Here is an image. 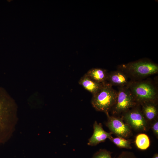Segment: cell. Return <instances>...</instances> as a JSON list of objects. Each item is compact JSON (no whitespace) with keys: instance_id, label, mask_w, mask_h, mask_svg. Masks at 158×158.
<instances>
[{"instance_id":"30bf717a","label":"cell","mask_w":158,"mask_h":158,"mask_svg":"<svg viewBox=\"0 0 158 158\" xmlns=\"http://www.w3.org/2000/svg\"><path fill=\"white\" fill-rule=\"evenodd\" d=\"M108 73L105 69L95 68L89 70L85 75L95 81L103 84L106 83Z\"/></svg>"},{"instance_id":"8992f818","label":"cell","mask_w":158,"mask_h":158,"mask_svg":"<svg viewBox=\"0 0 158 158\" xmlns=\"http://www.w3.org/2000/svg\"><path fill=\"white\" fill-rule=\"evenodd\" d=\"M123 118L130 128L140 131H145L147 128L146 118L142 111L138 108L130 109L123 114Z\"/></svg>"},{"instance_id":"52a82bcc","label":"cell","mask_w":158,"mask_h":158,"mask_svg":"<svg viewBox=\"0 0 158 158\" xmlns=\"http://www.w3.org/2000/svg\"><path fill=\"white\" fill-rule=\"evenodd\" d=\"M107 117V126L112 133L118 137L123 138L128 137L130 135V127L125 123L121 118L109 115L108 112L105 113Z\"/></svg>"},{"instance_id":"6da1fadb","label":"cell","mask_w":158,"mask_h":158,"mask_svg":"<svg viewBox=\"0 0 158 158\" xmlns=\"http://www.w3.org/2000/svg\"><path fill=\"white\" fill-rule=\"evenodd\" d=\"M17 121L14 101L0 87V144L6 142L13 132Z\"/></svg>"},{"instance_id":"4fadbf2b","label":"cell","mask_w":158,"mask_h":158,"mask_svg":"<svg viewBox=\"0 0 158 158\" xmlns=\"http://www.w3.org/2000/svg\"><path fill=\"white\" fill-rule=\"evenodd\" d=\"M135 143L137 147L141 150H145L150 146V142L148 136L146 134L141 133L136 137Z\"/></svg>"},{"instance_id":"e0dca14e","label":"cell","mask_w":158,"mask_h":158,"mask_svg":"<svg viewBox=\"0 0 158 158\" xmlns=\"http://www.w3.org/2000/svg\"><path fill=\"white\" fill-rule=\"evenodd\" d=\"M152 130L155 134L157 136L158 135V122H155L152 126Z\"/></svg>"},{"instance_id":"7a4b0ae2","label":"cell","mask_w":158,"mask_h":158,"mask_svg":"<svg viewBox=\"0 0 158 158\" xmlns=\"http://www.w3.org/2000/svg\"><path fill=\"white\" fill-rule=\"evenodd\" d=\"M137 104L155 102L158 97L157 87L148 81L130 82L127 85Z\"/></svg>"},{"instance_id":"3957f363","label":"cell","mask_w":158,"mask_h":158,"mask_svg":"<svg viewBox=\"0 0 158 158\" xmlns=\"http://www.w3.org/2000/svg\"><path fill=\"white\" fill-rule=\"evenodd\" d=\"M116 95L117 91L106 83L92 95L91 103L97 111L108 112L115 103Z\"/></svg>"},{"instance_id":"2e32d148","label":"cell","mask_w":158,"mask_h":158,"mask_svg":"<svg viewBox=\"0 0 158 158\" xmlns=\"http://www.w3.org/2000/svg\"><path fill=\"white\" fill-rule=\"evenodd\" d=\"M117 158H137L134 154L130 152H122Z\"/></svg>"},{"instance_id":"ba28073f","label":"cell","mask_w":158,"mask_h":158,"mask_svg":"<svg viewBox=\"0 0 158 158\" xmlns=\"http://www.w3.org/2000/svg\"><path fill=\"white\" fill-rule=\"evenodd\" d=\"M94 131L93 135L89 139L88 145L94 146L104 142L107 138L110 139L112 137L111 132H107L103 129L101 123H98L95 121L93 124Z\"/></svg>"},{"instance_id":"8fae6325","label":"cell","mask_w":158,"mask_h":158,"mask_svg":"<svg viewBox=\"0 0 158 158\" xmlns=\"http://www.w3.org/2000/svg\"><path fill=\"white\" fill-rule=\"evenodd\" d=\"M78 83L92 95L96 93L104 84L95 81L85 74L80 78Z\"/></svg>"},{"instance_id":"5b68a950","label":"cell","mask_w":158,"mask_h":158,"mask_svg":"<svg viewBox=\"0 0 158 158\" xmlns=\"http://www.w3.org/2000/svg\"><path fill=\"white\" fill-rule=\"evenodd\" d=\"M137 104L127 86L118 87L115 103L111 110L114 115L123 114L135 107Z\"/></svg>"},{"instance_id":"5bb4252c","label":"cell","mask_w":158,"mask_h":158,"mask_svg":"<svg viewBox=\"0 0 158 158\" xmlns=\"http://www.w3.org/2000/svg\"><path fill=\"white\" fill-rule=\"evenodd\" d=\"M110 140L119 147L130 149L132 148L130 141L124 138L119 137L114 138L112 137Z\"/></svg>"},{"instance_id":"7c38bea8","label":"cell","mask_w":158,"mask_h":158,"mask_svg":"<svg viewBox=\"0 0 158 158\" xmlns=\"http://www.w3.org/2000/svg\"><path fill=\"white\" fill-rule=\"evenodd\" d=\"M141 105L142 111L145 118L150 121L155 118L157 114V110L155 102H147Z\"/></svg>"},{"instance_id":"9c48e42d","label":"cell","mask_w":158,"mask_h":158,"mask_svg":"<svg viewBox=\"0 0 158 158\" xmlns=\"http://www.w3.org/2000/svg\"><path fill=\"white\" fill-rule=\"evenodd\" d=\"M128 75L122 70H118L108 73L106 83L111 86L118 87L127 86L130 82L128 80Z\"/></svg>"},{"instance_id":"9a60e30c","label":"cell","mask_w":158,"mask_h":158,"mask_svg":"<svg viewBox=\"0 0 158 158\" xmlns=\"http://www.w3.org/2000/svg\"><path fill=\"white\" fill-rule=\"evenodd\" d=\"M110 152L104 149H101L96 152L92 158H113Z\"/></svg>"},{"instance_id":"277c9868","label":"cell","mask_w":158,"mask_h":158,"mask_svg":"<svg viewBox=\"0 0 158 158\" xmlns=\"http://www.w3.org/2000/svg\"><path fill=\"white\" fill-rule=\"evenodd\" d=\"M120 68L121 70L128 76L135 78H143L158 72L157 64L145 60H140L122 65Z\"/></svg>"},{"instance_id":"ac0fdd59","label":"cell","mask_w":158,"mask_h":158,"mask_svg":"<svg viewBox=\"0 0 158 158\" xmlns=\"http://www.w3.org/2000/svg\"><path fill=\"white\" fill-rule=\"evenodd\" d=\"M152 158H158V154L157 153L155 154L153 156Z\"/></svg>"}]
</instances>
